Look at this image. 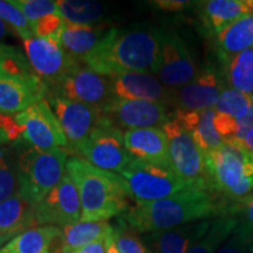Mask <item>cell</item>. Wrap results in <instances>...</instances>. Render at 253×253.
<instances>
[{
    "label": "cell",
    "instance_id": "cell-48",
    "mask_svg": "<svg viewBox=\"0 0 253 253\" xmlns=\"http://www.w3.org/2000/svg\"><path fill=\"white\" fill-rule=\"evenodd\" d=\"M251 253H253V246H251Z\"/></svg>",
    "mask_w": 253,
    "mask_h": 253
},
{
    "label": "cell",
    "instance_id": "cell-16",
    "mask_svg": "<svg viewBox=\"0 0 253 253\" xmlns=\"http://www.w3.org/2000/svg\"><path fill=\"white\" fill-rule=\"evenodd\" d=\"M81 220V202L77 185L67 173L36 207V225L65 227Z\"/></svg>",
    "mask_w": 253,
    "mask_h": 253
},
{
    "label": "cell",
    "instance_id": "cell-8",
    "mask_svg": "<svg viewBox=\"0 0 253 253\" xmlns=\"http://www.w3.org/2000/svg\"><path fill=\"white\" fill-rule=\"evenodd\" d=\"M191 53L176 32L160 28V49L155 75L169 89H177L197 75Z\"/></svg>",
    "mask_w": 253,
    "mask_h": 253
},
{
    "label": "cell",
    "instance_id": "cell-4",
    "mask_svg": "<svg viewBox=\"0 0 253 253\" xmlns=\"http://www.w3.org/2000/svg\"><path fill=\"white\" fill-rule=\"evenodd\" d=\"M211 190L231 202H239L253 191V154L243 144H224L205 155Z\"/></svg>",
    "mask_w": 253,
    "mask_h": 253
},
{
    "label": "cell",
    "instance_id": "cell-12",
    "mask_svg": "<svg viewBox=\"0 0 253 253\" xmlns=\"http://www.w3.org/2000/svg\"><path fill=\"white\" fill-rule=\"evenodd\" d=\"M24 46L32 69L48 84L49 90L58 86L62 79L80 63L68 55L58 37H33L25 40Z\"/></svg>",
    "mask_w": 253,
    "mask_h": 253
},
{
    "label": "cell",
    "instance_id": "cell-24",
    "mask_svg": "<svg viewBox=\"0 0 253 253\" xmlns=\"http://www.w3.org/2000/svg\"><path fill=\"white\" fill-rule=\"evenodd\" d=\"M108 31L102 25L87 26L65 23L58 38L68 55L82 62L97 48Z\"/></svg>",
    "mask_w": 253,
    "mask_h": 253
},
{
    "label": "cell",
    "instance_id": "cell-23",
    "mask_svg": "<svg viewBox=\"0 0 253 253\" xmlns=\"http://www.w3.org/2000/svg\"><path fill=\"white\" fill-rule=\"evenodd\" d=\"M214 115L216 110L207 109L202 112H183L175 110L172 114L188 129L192 138L204 155L219 149L224 145L223 138L220 137L214 126Z\"/></svg>",
    "mask_w": 253,
    "mask_h": 253
},
{
    "label": "cell",
    "instance_id": "cell-19",
    "mask_svg": "<svg viewBox=\"0 0 253 253\" xmlns=\"http://www.w3.org/2000/svg\"><path fill=\"white\" fill-rule=\"evenodd\" d=\"M212 220H199L173 229L147 233L143 240L151 253H186L210 230Z\"/></svg>",
    "mask_w": 253,
    "mask_h": 253
},
{
    "label": "cell",
    "instance_id": "cell-32",
    "mask_svg": "<svg viewBox=\"0 0 253 253\" xmlns=\"http://www.w3.org/2000/svg\"><path fill=\"white\" fill-rule=\"evenodd\" d=\"M114 227V242L120 253H151L138 232L126 223L121 217Z\"/></svg>",
    "mask_w": 253,
    "mask_h": 253
},
{
    "label": "cell",
    "instance_id": "cell-15",
    "mask_svg": "<svg viewBox=\"0 0 253 253\" xmlns=\"http://www.w3.org/2000/svg\"><path fill=\"white\" fill-rule=\"evenodd\" d=\"M160 102L143 100H121L114 96L102 109V115L119 129L163 128L171 115Z\"/></svg>",
    "mask_w": 253,
    "mask_h": 253
},
{
    "label": "cell",
    "instance_id": "cell-42",
    "mask_svg": "<svg viewBox=\"0 0 253 253\" xmlns=\"http://www.w3.org/2000/svg\"><path fill=\"white\" fill-rule=\"evenodd\" d=\"M104 249H106V253H120L118 248H116L115 242H114L113 233L108 237V238L104 240Z\"/></svg>",
    "mask_w": 253,
    "mask_h": 253
},
{
    "label": "cell",
    "instance_id": "cell-37",
    "mask_svg": "<svg viewBox=\"0 0 253 253\" xmlns=\"http://www.w3.org/2000/svg\"><path fill=\"white\" fill-rule=\"evenodd\" d=\"M65 23L66 21L60 14H50L32 25V30L34 32V36L38 38L59 37Z\"/></svg>",
    "mask_w": 253,
    "mask_h": 253
},
{
    "label": "cell",
    "instance_id": "cell-3",
    "mask_svg": "<svg viewBox=\"0 0 253 253\" xmlns=\"http://www.w3.org/2000/svg\"><path fill=\"white\" fill-rule=\"evenodd\" d=\"M66 173L77 185L81 202V221H107L128 210L125 181L116 172L106 171L82 157L72 156Z\"/></svg>",
    "mask_w": 253,
    "mask_h": 253
},
{
    "label": "cell",
    "instance_id": "cell-27",
    "mask_svg": "<svg viewBox=\"0 0 253 253\" xmlns=\"http://www.w3.org/2000/svg\"><path fill=\"white\" fill-rule=\"evenodd\" d=\"M113 225L108 221H78L62 227L60 249L61 253H72L94 242H104L112 235Z\"/></svg>",
    "mask_w": 253,
    "mask_h": 253
},
{
    "label": "cell",
    "instance_id": "cell-17",
    "mask_svg": "<svg viewBox=\"0 0 253 253\" xmlns=\"http://www.w3.org/2000/svg\"><path fill=\"white\" fill-rule=\"evenodd\" d=\"M49 87L34 72L0 77V114L24 112L49 96Z\"/></svg>",
    "mask_w": 253,
    "mask_h": 253
},
{
    "label": "cell",
    "instance_id": "cell-7",
    "mask_svg": "<svg viewBox=\"0 0 253 253\" xmlns=\"http://www.w3.org/2000/svg\"><path fill=\"white\" fill-rule=\"evenodd\" d=\"M162 129L168 138L170 166L179 178L189 188L212 191L205 155L196 144L188 129L172 115Z\"/></svg>",
    "mask_w": 253,
    "mask_h": 253
},
{
    "label": "cell",
    "instance_id": "cell-9",
    "mask_svg": "<svg viewBox=\"0 0 253 253\" xmlns=\"http://www.w3.org/2000/svg\"><path fill=\"white\" fill-rule=\"evenodd\" d=\"M80 155L99 169L120 173L134 158L126 150L121 129L103 115Z\"/></svg>",
    "mask_w": 253,
    "mask_h": 253
},
{
    "label": "cell",
    "instance_id": "cell-29",
    "mask_svg": "<svg viewBox=\"0 0 253 253\" xmlns=\"http://www.w3.org/2000/svg\"><path fill=\"white\" fill-rule=\"evenodd\" d=\"M224 79L227 87L253 96V47L225 63Z\"/></svg>",
    "mask_w": 253,
    "mask_h": 253
},
{
    "label": "cell",
    "instance_id": "cell-44",
    "mask_svg": "<svg viewBox=\"0 0 253 253\" xmlns=\"http://www.w3.org/2000/svg\"><path fill=\"white\" fill-rule=\"evenodd\" d=\"M8 32H9L8 25L6 24L1 18H0V43H1V41L4 40L6 37H7Z\"/></svg>",
    "mask_w": 253,
    "mask_h": 253
},
{
    "label": "cell",
    "instance_id": "cell-39",
    "mask_svg": "<svg viewBox=\"0 0 253 253\" xmlns=\"http://www.w3.org/2000/svg\"><path fill=\"white\" fill-rule=\"evenodd\" d=\"M216 253H251V244L239 233L233 232Z\"/></svg>",
    "mask_w": 253,
    "mask_h": 253
},
{
    "label": "cell",
    "instance_id": "cell-2",
    "mask_svg": "<svg viewBox=\"0 0 253 253\" xmlns=\"http://www.w3.org/2000/svg\"><path fill=\"white\" fill-rule=\"evenodd\" d=\"M160 49V28L138 26L109 28L97 48L84 60V65L104 77L128 72L155 74Z\"/></svg>",
    "mask_w": 253,
    "mask_h": 253
},
{
    "label": "cell",
    "instance_id": "cell-31",
    "mask_svg": "<svg viewBox=\"0 0 253 253\" xmlns=\"http://www.w3.org/2000/svg\"><path fill=\"white\" fill-rule=\"evenodd\" d=\"M17 154L11 150H0V203L19 192Z\"/></svg>",
    "mask_w": 253,
    "mask_h": 253
},
{
    "label": "cell",
    "instance_id": "cell-14",
    "mask_svg": "<svg viewBox=\"0 0 253 253\" xmlns=\"http://www.w3.org/2000/svg\"><path fill=\"white\" fill-rule=\"evenodd\" d=\"M225 86L224 75L212 66H205L189 84L171 90L169 107L183 112L212 109Z\"/></svg>",
    "mask_w": 253,
    "mask_h": 253
},
{
    "label": "cell",
    "instance_id": "cell-40",
    "mask_svg": "<svg viewBox=\"0 0 253 253\" xmlns=\"http://www.w3.org/2000/svg\"><path fill=\"white\" fill-rule=\"evenodd\" d=\"M154 6L164 12H181L189 7L192 2L184 1V0H156L153 2Z\"/></svg>",
    "mask_w": 253,
    "mask_h": 253
},
{
    "label": "cell",
    "instance_id": "cell-10",
    "mask_svg": "<svg viewBox=\"0 0 253 253\" xmlns=\"http://www.w3.org/2000/svg\"><path fill=\"white\" fill-rule=\"evenodd\" d=\"M48 103L67 138L66 151L80 155L91 132L102 119V112L95 107L63 99L58 95H49Z\"/></svg>",
    "mask_w": 253,
    "mask_h": 253
},
{
    "label": "cell",
    "instance_id": "cell-34",
    "mask_svg": "<svg viewBox=\"0 0 253 253\" xmlns=\"http://www.w3.org/2000/svg\"><path fill=\"white\" fill-rule=\"evenodd\" d=\"M0 18L14 31L15 34H18L23 39V41L36 37L26 17L14 4L13 0H0Z\"/></svg>",
    "mask_w": 253,
    "mask_h": 253
},
{
    "label": "cell",
    "instance_id": "cell-33",
    "mask_svg": "<svg viewBox=\"0 0 253 253\" xmlns=\"http://www.w3.org/2000/svg\"><path fill=\"white\" fill-rule=\"evenodd\" d=\"M252 103L253 96L233 89V88L226 87L220 94L213 109L237 120L245 115Z\"/></svg>",
    "mask_w": 253,
    "mask_h": 253
},
{
    "label": "cell",
    "instance_id": "cell-21",
    "mask_svg": "<svg viewBox=\"0 0 253 253\" xmlns=\"http://www.w3.org/2000/svg\"><path fill=\"white\" fill-rule=\"evenodd\" d=\"M198 4L202 23L216 36L238 19L253 14V0H209Z\"/></svg>",
    "mask_w": 253,
    "mask_h": 253
},
{
    "label": "cell",
    "instance_id": "cell-5",
    "mask_svg": "<svg viewBox=\"0 0 253 253\" xmlns=\"http://www.w3.org/2000/svg\"><path fill=\"white\" fill-rule=\"evenodd\" d=\"M67 157L68 153L62 148L40 150L30 145L19 151V192L37 207L66 175Z\"/></svg>",
    "mask_w": 253,
    "mask_h": 253
},
{
    "label": "cell",
    "instance_id": "cell-1",
    "mask_svg": "<svg viewBox=\"0 0 253 253\" xmlns=\"http://www.w3.org/2000/svg\"><path fill=\"white\" fill-rule=\"evenodd\" d=\"M225 214L229 209L214 192L186 188L160 201L135 204L120 217L138 233H153Z\"/></svg>",
    "mask_w": 253,
    "mask_h": 253
},
{
    "label": "cell",
    "instance_id": "cell-35",
    "mask_svg": "<svg viewBox=\"0 0 253 253\" xmlns=\"http://www.w3.org/2000/svg\"><path fill=\"white\" fill-rule=\"evenodd\" d=\"M231 214L238 219L235 232L244 237L253 246V194L233 204Z\"/></svg>",
    "mask_w": 253,
    "mask_h": 253
},
{
    "label": "cell",
    "instance_id": "cell-46",
    "mask_svg": "<svg viewBox=\"0 0 253 253\" xmlns=\"http://www.w3.org/2000/svg\"><path fill=\"white\" fill-rule=\"evenodd\" d=\"M13 235H11V233H6V232H2V231H0V249L4 246L6 243H8L9 240L13 238Z\"/></svg>",
    "mask_w": 253,
    "mask_h": 253
},
{
    "label": "cell",
    "instance_id": "cell-38",
    "mask_svg": "<svg viewBox=\"0 0 253 253\" xmlns=\"http://www.w3.org/2000/svg\"><path fill=\"white\" fill-rule=\"evenodd\" d=\"M21 134L23 129L13 116L0 114V145L18 140L19 137H21Z\"/></svg>",
    "mask_w": 253,
    "mask_h": 253
},
{
    "label": "cell",
    "instance_id": "cell-47",
    "mask_svg": "<svg viewBox=\"0 0 253 253\" xmlns=\"http://www.w3.org/2000/svg\"><path fill=\"white\" fill-rule=\"evenodd\" d=\"M2 75H5V69H4V66H2L1 60H0V77H2Z\"/></svg>",
    "mask_w": 253,
    "mask_h": 253
},
{
    "label": "cell",
    "instance_id": "cell-22",
    "mask_svg": "<svg viewBox=\"0 0 253 253\" xmlns=\"http://www.w3.org/2000/svg\"><path fill=\"white\" fill-rule=\"evenodd\" d=\"M62 229L43 225L28 229L13 237L0 249V253H61Z\"/></svg>",
    "mask_w": 253,
    "mask_h": 253
},
{
    "label": "cell",
    "instance_id": "cell-36",
    "mask_svg": "<svg viewBox=\"0 0 253 253\" xmlns=\"http://www.w3.org/2000/svg\"><path fill=\"white\" fill-rule=\"evenodd\" d=\"M13 1L26 17L31 27L38 20L47 15L60 14L58 1H52V0H13Z\"/></svg>",
    "mask_w": 253,
    "mask_h": 253
},
{
    "label": "cell",
    "instance_id": "cell-6",
    "mask_svg": "<svg viewBox=\"0 0 253 253\" xmlns=\"http://www.w3.org/2000/svg\"><path fill=\"white\" fill-rule=\"evenodd\" d=\"M120 176L125 181L129 198L136 204L160 201L189 188L170 163L132 158Z\"/></svg>",
    "mask_w": 253,
    "mask_h": 253
},
{
    "label": "cell",
    "instance_id": "cell-26",
    "mask_svg": "<svg viewBox=\"0 0 253 253\" xmlns=\"http://www.w3.org/2000/svg\"><path fill=\"white\" fill-rule=\"evenodd\" d=\"M36 225V207L20 192L0 203V231L17 236Z\"/></svg>",
    "mask_w": 253,
    "mask_h": 253
},
{
    "label": "cell",
    "instance_id": "cell-43",
    "mask_svg": "<svg viewBox=\"0 0 253 253\" xmlns=\"http://www.w3.org/2000/svg\"><path fill=\"white\" fill-rule=\"evenodd\" d=\"M244 147L253 154V128L246 134L244 138Z\"/></svg>",
    "mask_w": 253,
    "mask_h": 253
},
{
    "label": "cell",
    "instance_id": "cell-11",
    "mask_svg": "<svg viewBox=\"0 0 253 253\" xmlns=\"http://www.w3.org/2000/svg\"><path fill=\"white\" fill-rule=\"evenodd\" d=\"M49 95H58L63 99L102 109L114 97L112 78L104 77L79 63L50 90Z\"/></svg>",
    "mask_w": 253,
    "mask_h": 253
},
{
    "label": "cell",
    "instance_id": "cell-41",
    "mask_svg": "<svg viewBox=\"0 0 253 253\" xmlns=\"http://www.w3.org/2000/svg\"><path fill=\"white\" fill-rule=\"evenodd\" d=\"M72 253H106L104 249V242H94L90 244H87L82 248L78 249L77 251Z\"/></svg>",
    "mask_w": 253,
    "mask_h": 253
},
{
    "label": "cell",
    "instance_id": "cell-25",
    "mask_svg": "<svg viewBox=\"0 0 253 253\" xmlns=\"http://www.w3.org/2000/svg\"><path fill=\"white\" fill-rule=\"evenodd\" d=\"M253 47V14L245 15L217 34V53L225 65L233 56Z\"/></svg>",
    "mask_w": 253,
    "mask_h": 253
},
{
    "label": "cell",
    "instance_id": "cell-18",
    "mask_svg": "<svg viewBox=\"0 0 253 253\" xmlns=\"http://www.w3.org/2000/svg\"><path fill=\"white\" fill-rule=\"evenodd\" d=\"M114 96L121 100H143L169 107L171 89L149 72H128L112 78Z\"/></svg>",
    "mask_w": 253,
    "mask_h": 253
},
{
    "label": "cell",
    "instance_id": "cell-13",
    "mask_svg": "<svg viewBox=\"0 0 253 253\" xmlns=\"http://www.w3.org/2000/svg\"><path fill=\"white\" fill-rule=\"evenodd\" d=\"M23 129L21 137L31 147L40 150L67 148L66 138L59 120L56 119L48 101H40L14 116Z\"/></svg>",
    "mask_w": 253,
    "mask_h": 253
},
{
    "label": "cell",
    "instance_id": "cell-20",
    "mask_svg": "<svg viewBox=\"0 0 253 253\" xmlns=\"http://www.w3.org/2000/svg\"><path fill=\"white\" fill-rule=\"evenodd\" d=\"M126 150L134 158L151 162H169L168 138L162 128L130 129L123 132Z\"/></svg>",
    "mask_w": 253,
    "mask_h": 253
},
{
    "label": "cell",
    "instance_id": "cell-45",
    "mask_svg": "<svg viewBox=\"0 0 253 253\" xmlns=\"http://www.w3.org/2000/svg\"><path fill=\"white\" fill-rule=\"evenodd\" d=\"M14 47L12 46H7V45H4V43H0V60H4L6 56H7L9 53L13 50Z\"/></svg>",
    "mask_w": 253,
    "mask_h": 253
},
{
    "label": "cell",
    "instance_id": "cell-28",
    "mask_svg": "<svg viewBox=\"0 0 253 253\" xmlns=\"http://www.w3.org/2000/svg\"><path fill=\"white\" fill-rule=\"evenodd\" d=\"M59 13L69 24L99 26L106 17L104 6L99 1L89 0H60Z\"/></svg>",
    "mask_w": 253,
    "mask_h": 253
},
{
    "label": "cell",
    "instance_id": "cell-30",
    "mask_svg": "<svg viewBox=\"0 0 253 253\" xmlns=\"http://www.w3.org/2000/svg\"><path fill=\"white\" fill-rule=\"evenodd\" d=\"M238 219L233 214L217 217L212 220L210 230L186 253H216L235 232Z\"/></svg>",
    "mask_w": 253,
    "mask_h": 253
}]
</instances>
